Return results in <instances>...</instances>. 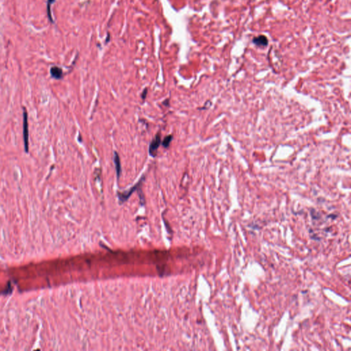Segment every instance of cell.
Returning a JSON list of instances; mask_svg holds the SVG:
<instances>
[{
    "mask_svg": "<svg viewBox=\"0 0 351 351\" xmlns=\"http://www.w3.org/2000/svg\"><path fill=\"white\" fill-rule=\"evenodd\" d=\"M145 180V176H143L141 178L140 180H139V182H137V183L135 184V186H133V187H131L129 190H128V191H124V192H118L117 193V196H118L119 200L120 202H123L127 201L128 199L130 198V196H131V195L133 194V192H135V191H137V189H139V187H141L143 182H144Z\"/></svg>",
    "mask_w": 351,
    "mask_h": 351,
    "instance_id": "obj_1",
    "label": "cell"
},
{
    "mask_svg": "<svg viewBox=\"0 0 351 351\" xmlns=\"http://www.w3.org/2000/svg\"><path fill=\"white\" fill-rule=\"evenodd\" d=\"M23 143H24V148L26 153L29 152V129H28V113L26 112V108L23 107Z\"/></svg>",
    "mask_w": 351,
    "mask_h": 351,
    "instance_id": "obj_2",
    "label": "cell"
},
{
    "mask_svg": "<svg viewBox=\"0 0 351 351\" xmlns=\"http://www.w3.org/2000/svg\"><path fill=\"white\" fill-rule=\"evenodd\" d=\"M161 144V135L159 134H157L150 143L149 146V153L152 157H155L156 156L157 150H158Z\"/></svg>",
    "mask_w": 351,
    "mask_h": 351,
    "instance_id": "obj_3",
    "label": "cell"
},
{
    "mask_svg": "<svg viewBox=\"0 0 351 351\" xmlns=\"http://www.w3.org/2000/svg\"><path fill=\"white\" fill-rule=\"evenodd\" d=\"M113 161H114V164H115V171H116L117 178V180H119V178H120V176H121V174H122V166H121V161H120V158H119V155L116 151L114 152Z\"/></svg>",
    "mask_w": 351,
    "mask_h": 351,
    "instance_id": "obj_4",
    "label": "cell"
},
{
    "mask_svg": "<svg viewBox=\"0 0 351 351\" xmlns=\"http://www.w3.org/2000/svg\"><path fill=\"white\" fill-rule=\"evenodd\" d=\"M50 74H51L52 77L56 80H61L63 78V71L61 68L58 67L57 66L52 67L50 69Z\"/></svg>",
    "mask_w": 351,
    "mask_h": 351,
    "instance_id": "obj_5",
    "label": "cell"
},
{
    "mask_svg": "<svg viewBox=\"0 0 351 351\" xmlns=\"http://www.w3.org/2000/svg\"><path fill=\"white\" fill-rule=\"evenodd\" d=\"M253 43L258 46H267L268 44V40L265 36L261 35L257 37H255L253 39Z\"/></svg>",
    "mask_w": 351,
    "mask_h": 351,
    "instance_id": "obj_6",
    "label": "cell"
},
{
    "mask_svg": "<svg viewBox=\"0 0 351 351\" xmlns=\"http://www.w3.org/2000/svg\"><path fill=\"white\" fill-rule=\"evenodd\" d=\"M56 0H48V3H47V12H48V16L49 18V20L50 21V22L53 23H54V20L53 18H52V15L51 13V5L52 3L55 2Z\"/></svg>",
    "mask_w": 351,
    "mask_h": 351,
    "instance_id": "obj_7",
    "label": "cell"
},
{
    "mask_svg": "<svg viewBox=\"0 0 351 351\" xmlns=\"http://www.w3.org/2000/svg\"><path fill=\"white\" fill-rule=\"evenodd\" d=\"M172 140H173V135H168V136H166L163 139V142H162L163 146L164 148H167L169 146L171 142L172 141Z\"/></svg>",
    "mask_w": 351,
    "mask_h": 351,
    "instance_id": "obj_8",
    "label": "cell"
},
{
    "mask_svg": "<svg viewBox=\"0 0 351 351\" xmlns=\"http://www.w3.org/2000/svg\"><path fill=\"white\" fill-rule=\"evenodd\" d=\"M147 93H148V88H146L144 90V91H143V93H141V97H142L143 99H146V95H147Z\"/></svg>",
    "mask_w": 351,
    "mask_h": 351,
    "instance_id": "obj_9",
    "label": "cell"
}]
</instances>
